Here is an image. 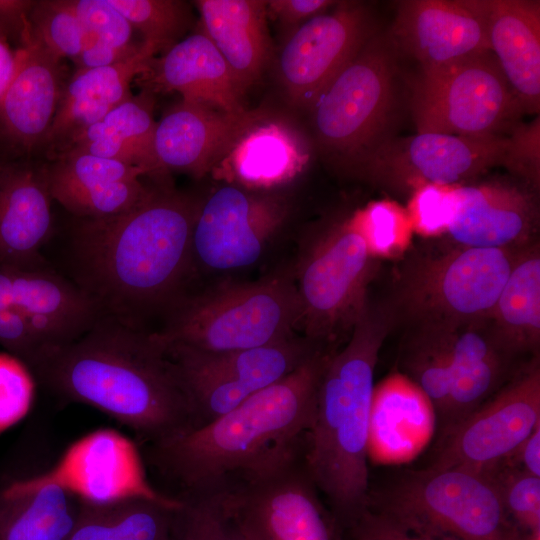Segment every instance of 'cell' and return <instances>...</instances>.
<instances>
[{
	"label": "cell",
	"instance_id": "10",
	"mask_svg": "<svg viewBox=\"0 0 540 540\" xmlns=\"http://www.w3.org/2000/svg\"><path fill=\"white\" fill-rule=\"evenodd\" d=\"M411 110L417 133L508 136L524 114L493 53L421 69Z\"/></svg>",
	"mask_w": 540,
	"mask_h": 540
},
{
	"label": "cell",
	"instance_id": "29",
	"mask_svg": "<svg viewBox=\"0 0 540 540\" xmlns=\"http://www.w3.org/2000/svg\"><path fill=\"white\" fill-rule=\"evenodd\" d=\"M201 29L229 66L244 94L272 58L264 0H198Z\"/></svg>",
	"mask_w": 540,
	"mask_h": 540
},
{
	"label": "cell",
	"instance_id": "49",
	"mask_svg": "<svg viewBox=\"0 0 540 540\" xmlns=\"http://www.w3.org/2000/svg\"><path fill=\"white\" fill-rule=\"evenodd\" d=\"M20 48L0 36V99L8 88L19 63Z\"/></svg>",
	"mask_w": 540,
	"mask_h": 540
},
{
	"label": "cell",
	"instance_id": "44",
	"mask_svg": "<svg viewBox=\"0 0 540 540\" xmlns=\"http://www.w3.org/2000/svg\"><path fill=\"white\" fill-rule=\"evenodd\" d=\"M508 171L523 180L532 190L540 184V124L539 117L529 124L520 123L511 133Z\"/></svg>",
	"mask_w": 540,
	"mask_h": 540
},
{
	"label": "cell",
	"instance_id": "14",
	"mask_svg": "<svg viewBox=\"0 0 540 540\" xmlns=\"http://www.w3.org/2000/svg\"><path fill=\"white\" fill-rule=\"evenodd\" d=\"M289 212L288 199L276 191L220 186L200 201L192 232V269L222 272L255 264Z\"/></svg>",
	"mask_w": 540,
	"mask_h": 540
},
{
	"label": "cell",
	"instance_id": "11",
	"mask_svg": "<svg viewBox=\"0 0 540 540\" xmlns=\"http://www.w3.org/2000/svg\"><path fill=\"white\" fill-rule=\"evenodd\" d=\"M304 447L269 460L219 491L245 540H338L334 518L308 472Z\"/></svg>",
	"mask_w": 540,
	"mask_h": 540
},
{
	"label": "cell",
	"instance_id": "4",
	"mask_svg": "<svg viewBox=\"0 0 540 540\" xmlns=\"http://www.w3.org/2000/svg\"><path fill=\"white\" fill-rule=\"evenodd\" d=\"M395 326L387 303L369 299L347 342L330 353L321 377L304 459L340 527L369 506L367 458L374 371L381 347Z\"/></svg>",
	"mask_w": 540,
	"mask_h": 540
},
{
	"label": "cell",
	"instance_id": "42",
	"mask_svg": "<svg viewBox=\"0 0 540 540\" xmlns=\"http://www.w3.org/2000/svg\"><path fill=\"white\" fill-rule=\"evenodd\" d=\"M455 188L427 184L409 196L406 211L414 232L426 238L445 236L455 209Z\"/></svg>",
	"mask_w": 540,
	"mask_h": 540
},
{
	"label": "cell",
	"instance_id": "12",
	"mask_svg": "<svg viewBox=\"0 0 540 540\" xmlns=\"http://www.w3.org/2000/svg\"><path fill=\"white\" fill-rule=\"evenodd\" d=\"M162 347L174 367L197 427L281 380L324 346L295 335L258 348L221 353Z\"/></svg>",
	"mask_w": 540,
	"mask_h": 540
},
{
	"label": "cell",
	"instance_id": "35",
	"mask_svg": "<svg viewBox=\"0 0 540 540\" xmlns=\"http://www.w3.org/2000/svg\"><path fill=\"white\" fill-rule=\"evenodd\" d=\"M452 328H407L399 358L406 377L420 389L443 422L453 376Z\"/></svg>",
	"mask_w": 540,
	"mask_h": 540
},
{
	"label": "cell",
	"instance_id": "37",
	"mask_svg": "<svg viewBox=\"0 0 540 540\" xmlns=\"http://www.w3.org/2000/svg\"><path fill=\"white\" fill-rule=\"evenodd\" d=\"M128 20L142 41L158 52L182 40L192 22L190 6L179 0H109Z\"/></svg>",
	"mask_w": 540,
	"mask_h": 540
},
{
	"label": "cell",
	"instance_id": "46",
	"mask_svg": "<svg viewBox=\"0 0 540 540\" xmlns=\"http://www.w3.org/2000/svg\"><path fill=\"white\" fill-rule=\"evenodd\" d=\"M337 1L331 0H268L267 17L274 20L282 33V39L301 24L318 15Z\"/></svg>",
	"mask_w": 540,
	"mask_h": 540
},
{
	"label": "cell",
	"instance_id": "9",
	"mask_svg": "<svg viewBox=\"0 0 540 540\" xmlns=\"http://www.w3.org/2000/svg\"><path fill=\"white\" fill-rule=\"evenodd\" d=\"M378 266L352 215L308 232L292 269L302 336L324 347L348 338L369 302V286Z\"/></svg>",
	"mask_w": 540,
	"mask_h": 540
},
{
	"label": "cell",
	"instance_id": "41",
	"mask_svg": "<svg viewBox=\"0 0 540 540\" xmlns=\"http://www.w3.org/2000/svg\"><path fill=\"white\" fill-rule=\"evenodd\" d=\"M72 5L86 33V45L104 47L124 57L141 47L142 42H132L134 29L109 0H72Z\"/></svg>",
	"mask_w": 540,
	"mask_h": 540
},
{
	"label": "cell",
	"instance_id": "18",
	"mask_svg": "<svg viewBox=\"0 0 540 540\" xmlns=\"http://www.w3.org/2000/svg\"><path fill=\"white\" fill-rule=\"evenodd\" d=\"M65 85L61 59L27 36L0 99V155L31 157L43 147Z\"/></svg>",
	"mask_w": 540,
	"mask_h": 540
},
{
	"label": "cell",
	"instance_id": "26",
	"mask_svg": "<svg viewBox=\"0 0 540 540\" xmlns=\"http://www.w3.org/2000/svg\"><path fill=\"white\" fill-rule=\"evenodd\" d=\"M141 78L149 92L175 91L183 101L231 114L247 110L229 66L202 29L154 58Z\"/></svg>",
	"mask_w": 540,
	"mask_h": 540
},
{
	"label": "cell",
	"instance_id": "20",
	"mask_svg": "<svg viewBox=\"0 0 540 540\" xmlns=\"http://www.w3.org/2000/svg\"><path fill=\"white\" fill-rule=\"evenodd\" d=\"M258 110L231 114L181 100L156 122L154 152L160 173L196 178L214 172Z\"/></svg>",
	"mask_w": 540,
	"mask_h": 540
},
{
	"label": "cell",
	"instance_id": "27",
	"mask_svg": "<svg viewBox=\"0 0 540 540\" xmlns=\"http://www.w3.org/2000/svg\"><path fill=\"white\" fill-rule=\"evenodd\" d=\"M81 502L49 474H1L0 540H68Z\"/></svg>",
	"mask_w": 540,
	"mask_h": 540
},
{
	"label": "cell",
	"instance_id": "16",
	"mask_svg": "<svg viewBox=\"0 0 540 540\" xmlns=\"http://www.w3.org/2000/svg\"><path fill=\"white\" fill-rule=\"evenodd\" d=\"M330 8L284 37L276 58L278 81L296 108L309 110L376 32L365 3L337 1Z\"/></svg>",
	"mask_w": 540,
	"mask_h": 540
},
{
	"label": "cell",
	"instance_id": "28",
	"mask_svg": "<svg viewBox=\"0 0 540 540\" xmlns=\"http://www.w3.org/2000/svg\"><path fill=\"white\" fill-rule=\"evenodd\" d=\"M488 39L524 114L540 108V2L487 0Z\"/></svg>",
	"mask_w": 540,
	"mask_h": 540
},
{
	"label": "cell",
	"instance_id": "15",
	"mask_svg": "<svg viewBox=\"0 0 540 540\" xmlns=\"http://www.w3.org/2000/svg\"><path fill=\"white\" fill-rule=\"evenodd\" d=\"M540 423L538 355L492 398L446 431L432 468L492 473Z\"/></svg>",
	"mask_w": 540,
	"mask_h": 540
},
{
	"label": "cell",
	"instance_id": "36",
	"mask_svg": "<svg viewBox=\"0 0 540 540\" xmlns=\"http://www.w3.org/2000/svg\"><path fill=\"white\" fill-rule=\"evenodd\" d=\"M167 540H245L221 492L175 497Z\"/></svg>",
	"mask_w": 540,
	"mask_h": 540
},
{
	"label": "cell",
	"instance_id": "48",
	"mask_svg": "<svg viewBox=\"0 0 540 540\" xmlns=\"http://www.w3.org/2000/svg\"><path fill=\"white\" fill-rule=\"evenodd\" d=\"M514 467L540 477V423L509 457Z\"/></svg>",
	"mask_w": 540,
	"mask_h": 540
},
{
	"label": "cell",
	"instance_id": "24",
	"mask_svg": "<svg viewBox=\"0 0 540 540\" xmlns=\"http://www.w3.org/2000/svg\"><path fill=\"white\" fill-rule=\"evenodd\" d=\"M157 53L153 46L142 41L138 51L115 64L77 69L64 87L42 147L48 159L61 153L81 132L131 97L132 81L148 71Z\"/></svg>",
	"mask_w": 540,
	"mask_h": 540
},
{
	"label": "cell",
	"instance_id": "22",
	"mask_svg": "<svg viewBox=\"0 0 540 540\" xmlns=\"http://www.w3.org/2000/svg\"><path fill=\"white\" fill-rule=\"evenodd\" d=\"M48 163L49 190L78 219L121 214L142 200L150 186L139 167L81 152L60 154Z\"/></svg>",
	"mask_w": 540,
	"mask_h": 540
},
{
	"label": "cell",
	"instance_id": "38",
	"mask_svg": "<svg viewBox=\"0 0 540 540\" xmlns=\"http://www.w3.org/2000/svg\"><path fill=\"white\" fill-rule=\"evenodd\" d=\"M355 226L377 260L402 258L411 248L413 227L406 209L391 200H377L352 214Z\"/></svg>",
	"mask_w": 540,
	"mask_h": 540
},
{
	"label": "cell",
	"instance_id": "3",
	"mask_svg": "<svg viewBox=\"0 0 540 540\" xmlns=\"http://www.w3.org/2000/svg\"><path fill=\"white\" fill-rule=\"evenodd\" d=\"M332 350L320 347L293 372L213 421L145 444L169 497L219 492L248 471L305 443Z\"/></svg>",
	"mask_w": 540,
	"mask_h": 540
},
{
	"label": "cell",
	"instance_id": "21",
	"mask_svg": "<svg viewBox=\"0 0 540 540\" xmlns=\"http://www.w3.org/2000/svg\"><path fill=\"white\" fill-rule=\"evenodd\" d=\"M48 163L0 155V263L45 266L41 249L52 233Z\"/></svg>",
	"mask_w": 540,
	"mask_h": 540
},
{
	"label": "cell",
	"instance_id": "45",
	"mask_svg": "<svg viewBox=\"0 0 540 540\" xmlns=\"http://www.w3.org/2000/svg\"><path fill=\"white\" fill-rule=\"evenodd\" d=\"M345 528L348 540H435L407 530L369 506Z\"/></svg>",
	"mask_w": 540,
	"mask_h": 540
},
{
	"label": "cell",
	"instance_id": "43",
	"mask_svg": "<svg viewBox=\"0 0 540 540\" xmlns=\"http://www.w3.org/2000/svg\"><path fill=\"white\" fill-rule=\"evenodd\" d=\"M34 378L24 363L0 354V433L21 421L34 397Z\"/></svg>",
	"mask_w": 540,
	"mask_h": 540
},
{
	"label": "cell",
	"instance_id": "5",
	"mask_svg": "<svg viewBox=\"0 0 540 540\" xmlns=\"http://www.w3.org/2000/svg\"><path fill=\"white\" fill-rule=\"evenodd\" d=\"M520 250L471 248L448 240L411 247L396 260L385 300L396 325L431 328L488 321Z\"/></svg>",
	"mask_w": 540,
	"mask_h": 540
},
{
	"label": "cell",
	"instance_id": "31",
	"mask_svg": "<svg viewBox=\"0 0 540 540\" xmlns=\"http://www.w3.org/2000/svg\"><path fill=\"white\" fill-rule=\"evenodd\" d=\"M7 309L48 315L79 335L102 315L94 301L73 282L46 266L0 263V310Z\"/></svg>",
	"mask_w": 540,
	"mask_h": 540
},
{
	"label": "cell",
	"instance_id": "30",
	"mask_svg": "<svg viewBox=\"0 0 540 540\" xmlns=\"http://www.w3.org/2000/svg\"><path fill=\"white\" fill-rule=\"evenodd\" d=\"M453 376L446 430L476 410L506 380L512 358L495 342L488 321L452 328Z\"/></svg>",
	"mask_w": 540,
	"mask_h": 540
},
{
	"label": "cell",
	"instance_id": "1",
	"mask_svg": "<svg viewBox=\"0 0 540 540\" xmlns=\"http://www.w3.org/2000/svg\"><path fill=\"white\" fill-rule=\"evenodd\" d=\"M200 201L156 181L127 211L78 220L70 243L74 284L102 316L140 326L146 314L166 312L184 294Z\"/></svg>",
	"mask_w": 540,
	"mask_h": 540
},
{
	"label": "cell",
	"instance_id": "13",
	"mask_svg": "<svg viewBox=\"0 0 540 540\" xmlns=\"http://www.w3.org/2000/svg\"><path fill=\"white\" fill-rule=\"evenodd\" d=\"M510 136L473 138L436 132L389 138L360 165L355 176L408 197L427 184L460 186L509 164Z\"/></svg>",
	"mask_w": 540,
	"mask_h": 540
},
{
	"label": "cell",
	"instance_id": "34",
	"mask_svg": "<svg viewBox=\"0 0 540 540\" xmlns=\"http://www.w3.org/2000/svg\"><path fill=\"white\" fill-rule=\"evenodd\" d=\"M175 498L134 495L108 501L82 498L68 540H167Z\"/></svg>",
	"mask_w": 540,
	"mask_h": 540
},
{
	"label": "cell",
	"instance_id": "6",
	"mask_svg": "<svg viewBox=\"0 0 540 540\" xmlns=\"http://www.w3.org/2000/svg\"><path fill=\"white\" fill-rule=\"evenodd\" d=\"M165 313V324L153 332L158 342L205 353L248 350L289 339L297 335L301 319L292 270L183 294Z\"/></svg>",
	"mask_w": 540,
	"mask_h": 540
},
{
	"label": "cell",
	"instance_id": "33",
	"mask_svg": "<svg viewBox=\"0 0 540 540\" xmlns=\"http://www.w3.org/2000/svg\"><path fill=\"white\" fill-rule=\"evenodd\" d=\"M488 324L499 348L512 359L538 353L540 344V246L521 248L498 295Z\"/></svg>",
	"mask_w": 540,
	"mask_h": 540
},
{
	"label": "cell",
	"instance_id": "32",
	"mask_svg": "<svg viewBox=\"0 0 540 540\" xmlns=\"http://www.w3.org/2000/svg\"><path fill=\"white\" fill-rule=\"evenodd\" d=\"M155 128L153 99L146 91L116 106L58 155L73 151L109 158L142 168L148 176L158 178L162 174L154 152Z\"/></svg>",
	"mask_w": 540,
	"mask_h": 540
},
{
	"label": "cell",
	"instance_id": "25",
	"mask_svg": "<svg viewBox=\"0 0 540 540\" xmlns=\"http://www.w3.org/2000/svg\"><path fill=\"white\" fill-rule=\"evenodd\" d=\"M48 474L92 501L163 494L146 479L134 445L113 430H98L77 442Z\"/></svg>",
	"mask_w": 540,
	"mask_h": 540
},
{
	"label": "cell",
	"instance_id": "40",
	"mask_svg": "<svg viewBox=\"0 0 540 540\" xmlns=\"http://www.w3.org/2000/svg\"><path fill=\"white\" fill-rule=\"evenodd\" d=\"M491 474L516 527L527 539H539L540 477L512 466H500Z\"/></svg>",
	"mask_w": 540,
	"mask_h": 540
},
{
	"label": "cell",
	"instance_id": "39",
	"mask_svg": "<svg viewBox=\"0 0 540 540\" xmlns=\"http://www.w3.org/2000/svg\"><path fill=\"white\" fill-rule=\"evenodd\" d=\"M28 36L59 59L75 60L87 43L72 0L35 1L29 14Z\"/></svg>",
	"mask_w": 540,
	"mask_h": 540
},
{
	"label": "cell",
	"instance_id": "23",
	"mask_svg": "<svg viewBox=\"0 0 540 540\" xmlns=\"http://www.w3.org/2000/svg\"><path fill=\"white\" fill-rule=\"evenodd\" d=\"M310 158V141L296 124L259 109L214 172L245 189L274 192L301 175Z\"/></svg>",
	"mask_w": 540,
	"mask_h": 540
},
{
	"label": "cell",
	"instance_id": "2",
	"mask_svg": "<svg viewBox=\"0 0 540 540\" xmlns=\"http://www.w3.org/2000/svg\"><path fill=\"white\" fill-rule=\"evenodd\" d=\"M30 372L66 403L89 405L143 445L195 427L174 367L153 332L100 316L81 336L42 352Z\"/></svg>",
	"mask_w": 540,
	"mask_h": 540
},
{
	"label": "cell",
	"instance_id": "8",
	"mask_svg": "<svg viewBox=\"0 0 540 540\" xmlns=\"http://www.w3.org/2000/svg\"><path fill=\"white\" fill-rule=\"evenodd\" d=\"M373 509L435 540H528L509 516L493 475L467 468L407 472Z\"/></svg>",
	"mask_w": 540,
	"mask_h": 540
},
{
	"label": "cell",
	"instance_id": "47",
	"mask_svg": "<svg viewBox=\"0 0 540 540\" xmlns=\"http://www.w3.org/2000/svg\"><path fill=\"white\" fill-rule=\"evenodd\" d=\"M35 1L0 0V36L22 46L29 30V14Z\"/></svg>",
	"mask_w": 540,
	"mask_h": 540
},
{
	"label": "cell",
	"instance_id": "7",
	"mask_svg": "<svg viewBox=\"0 0 540 540\" xmlns=\"http://www.w3.org/2000/svg\"><path fill=\"white\" fill-rule=\"evenodd\" d=\"M397 57L389 35L375 32L309 109L315 143L344 172L355 175L391 138Z\"/></svg>",
	"mask_w": 540,
	"mask_h": 540
},
{
	"label": "cell",
	"instance_id": "19",
	"mask_svg": "<svg viewBox=\"0 0 540 540\" xmlns=\"http://www.w3.org/2000/svg\"><path fill=\"white\" fill-rule=\"evenodd\" d=\"M456 203L445 237L464 247L518 249L536 241L535 191L503 181L455 188Z\"/></svg>",
	"mask_w": 540,
	"mask_h": 540
},
{
	"label": "cell",
	"instance_id": "17",
	"mask_svg": "<svg viewBox=\"0 0 540 540\" xmlns=\"http://www.w3.org/2000/svg\"><path fill=\"white\" fill-rule=\"evenodd\" d=\"M389 37L421 69L490 52L487 0H405L397 6Z\"/></svg>",
	"mask_w": 540,
	"mask_h": 540
}]
</instances>
